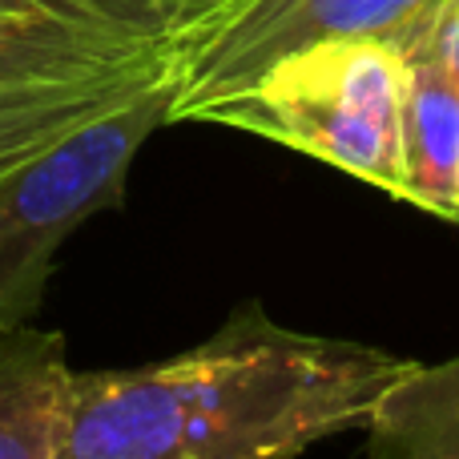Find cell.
I'll list each match as a JSON object with an SVG mask.
<instances>
[{
  "instance_id": "obj_1",
  "label": "cell",
  "mask_w": 459,
  "mask_h": 459,
  "mask_svg": "<svg viewBox=\"0 0 459 459\" xmlns=\"http://www.w3.org/2000/svg\"><path fill=\"white\" fill-rule=\"evenodd\" d=\"M411 367L383 347L290 331L246 302L166 363L73 371L56 459H299L363 431Z\"/></svg>"
},
{
  "instance_id": "obj_2",
  "label": "cell",
  "mask_w": 459,
  "mask_h": 459,
  "mask_svg": "<svg viewBox=\"0 0 459 459\" xmlns=\"http://www.w3.org/2000/svg\"><path fill=\"white\" fill-rule=\"evenodd\" d=\"M407 61L383 40H326L274 61L198 121L310 153L403 198Z\"/></svg>"
},
{
  "instance_id": "obj_3",
  "label": "cell",
  "mask_w": 459,
  "mask_h": 459,
  "mask_svg": "<svg viewBox=\"0 0 459 459\" xmlns=\"http://www.w3.org/2000/svg\"><path fill=\"white\" fill-rule=\"evenodd\" d=\"M178 73L169 65L126 105L85 121L0 182V334L40 315L53 258L89 218L117 210L142 145L169 126Z\"/></svg>"
},
{
  "instance_id": "obj_4",
  "label": "cell",
  "mask_w": 459,
  "mask_h": 459,
  "mask_svg": "<svg viewBox=\"0 0 459 459\" xmlns=\"http://www.w3.org/2000/svg\"><path fill=\"white\" fill-rule=\"evenodd\" d=\"M444 0H218L174 45V121H198L274 61L326 40H383L403 61Z\"/></svg>"
},
{
  "instance_id": "obj_5",
  "label": "cell",
  "mask_w": 459,
  "mask_h": 459,
  "mask_svg": "<svg viewBox=\"0 0 459 459\" xmlns=\"http://www.w3.org/2000/svg\"><path fill=\"white\" fill-rule=\"evenodd\" d=\"M218 0H0V85L158 69Z\"/></svg>"
},
{
  "instance_id": "obj_6",
  "label": "cell",
  "mask_w": 459,
  "mask_h": 459,
  "mask_svg": "<svg viewBox=\"0 0 459 459\" xmlns=\"http://www.w3.org/2000/svg\"><path fill=\"white\" fill-rule=\"evenodd\" d=\"M69 375L65 334L37 326L0 334V459H56Z\"/></svg>"
},
{
  "instance_id": "obj_7",
  "label": "cell",
  "mask_w": 459,
  "mask_h": 459,
  "mask_svg": "<svg viewBox=\"0 0 459 459\" xmlns=\"http://www.w3.org/2000/svg\"><path fill=\"white\" fill-rule=\"evenodd\" d=\"M459 81L431 56L407 61L403 101V198L423 214L459 222Z\"/></svg>"
},
{
  "instance_id": "obj_8",
  "label": "cell",
  "mask_w": 459,
  "mask_h": 459,
  "mask_svg": "<svg viewBox=\"0 0 459 459\" xmlns=\"http://www.w3.org/2000/svg\"><path fill=\"white\" fill-rule=\"evenodd\" d=\"M174 65L145 73H126V77H105V81H61V85H0V182L8 174L45 153L65 134L81 129L85 121L101 117V113L126 105L134 93L161 77Z\"/></svg>"
},
{
  "instance_id": "obj_9",
  "label": "cell",
  "mask_w": 459,
  "mask_h": 459,
  "mask_svg": "<svg viewBox=\"0 0 459 459\" xmlns=\"http://www.w3.org/2000/svg\"><path fill=\"white\" fill-rule=\"evenodd\" d=\"M367 436V459H459V355L415 363L379 399Z\"/></svg>"
},
{
  "instance_id": "obj_10",
  "label": "cell",
  "mask_w": 459,
  "mask_h": 459,
  "mask_svg": "<svg viewBox=\"0 0 459 459\" xmlns=\"http://www.w3.org/2000/svg\"><path fill=\"white\" fill-rule=\"evenodd\" d=\"M411 56H431L439 69L452 73L459 81V0H444V4L431 13L428 29H423ZM411 56H407V61H411Z\"/></svg>"
},
{
  "instance_id": "obj_11",
  "label": "cell",
  "mask_w": 459,
  "mask_h": 459,
  "mask_svg": "<svg viewBox=\"0 0 459 459\" xmlns=\"http://www.w3.org/2000/svg\"><path fill=\"white\" fill-rule=\"evenodd\" d=\"M455 194H459V169H455Z\"/></svg>"
}]
</instances>
